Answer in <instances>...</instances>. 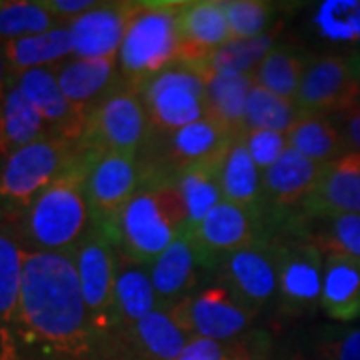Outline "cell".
I'll return each instance as SVG.
<instances>
[{
	"mask_svg": "<svg viewBox=\"0 0 360 360\" xmlns=\"http://www.w3.org/2000/svg\"><path fill=\"white\" fill-rule=\"evenodd\" d=\"M321 309L333 321H359L360 260L342 255H324Z\"/></svg>",
	"mask_w": 360,
	"mask_h": 360,
	"instance_id": "25",
	"label": "cell"
},
{
	"mask_svg": "<svg viewBox=\"0 0 360 360\" xmlns=\"http://www.w3.org/2000/svg\"><path fill=\"white\" fill-rule=\"evenodd\" d=\"M150 127L165 134L206 116V86L188 65H174L139 86Z\"/></svg>",
	"mask_w": 360,
	"mask_h": 360,
	"instance_id": "7",
	"label": "cell"
},
{
	"mask_svg": "<svg viewBox=\"0 0 360 360\" xmlns=\"http://www.w3.org/2000/svg\"><path fill=\"white\" fill-rule=\"evenodd\" d=\"M359 20H360V2H359ZM359 42H360V40H359Z\"/></svg>",
	"mask_w": 360,
	"mask_h": 360,
	"instance_id": "48",
	"label": "cell"
},
{
	"mask_svg": "<svg viewBox=\"0 0 360 360\" xmlns=\"http://www.w3.org/2000/svg\"><path fill=\"white\" fill-rule=\"evenodd\" d=\"M11 78L13 77H8V65H6V58H4V51L0 46V96L4 94V90L8 89Z\"/></svg>",
	"mask_w": 360,
	"mask_h": 360,
	"instance_id": "46",
	"label": "cell"
},
{
	"mask_svg": "<svg viewBox=\"0 0 360 360\" xmlns=\"http://www.w3.org/2000/svg\"><path fill=\"white\" fill-rule=\"evenodd\" d=\"M205 264L193 238L184 232L162 255L148 262L160 307H172L194 292L198 283V266Z\"/></svg>",
	"mask_w": 360,
	"mask_h": 360,
	"instance_id": "20",
	"label": "cell"
},
{
	"mask_svg": "<svg viewBox=\"0 0 360 360\" xmlns=\"http://www.w3.org/2000/svg\"><path fill=\"white\" fill-rule=\"evenodd\" d=\"M240 141L245 142L248 155L252 156L255 165L262 172L272 167L288 148L286 134L272 132V130H245L240 134Z\"/></svg>",
	"mask_w": 360,
	"mask_h": 360,
	"instance_id": "40",
	"label": "cell"
},
{
	"mask_svg": "<svg viewBox=\"0 0 360 360\" xmlns=\"http://www.w3.org/2000/svg\"><path fill=\"white\" fill-rule=\"evenodd\" d=\"M146 180L139 155L94 153L86 176L92 224L110 231L112 222Z\"/></svg>",
	"mask_w": 360,
	"mask_h": 360,
	"instance_id": "13",
	"label": "cell"
},
{
	"mask_svg": "<svg viewBox=\"0 0 360 360\" xmlns=\"http://www.w3.org/2000/svg\"><path fill=\"white\" fill-rule=\"evenodd\" d=\"M324 347L335 360H360V328L342 333L335 342H326Z\"/></svg>",
	"mask_w": 360,
	"mask_h": 360,
	"instance_id": "44",
	"label": "cell"
},
{
	"mask_svg": "<svg viewBox=\"0 0 360 360\" xmlns=\"http://www.w3.org/2000/svg\"><path fill=\"white\" fill-rule=\"evenodd\" d=\"M54 72L66 101L84 118L122 82L118 58H70L54 66Z\"/></svg>",
	"mask_w": 360,
	"mask_h": 360,
	"instance_id": "19",
	"label": "cell"
},
{
	"mask_svg": "<svg viewBox=\"0 0 360 360\" xmlns=\"http://www.w3.org/2000/svg\"><path fill=\"white\" fill-rule=\"evenodd\" d=\"M2 51L8 70L16 77L34 68H51L72 56V39L68 26L60 25L42 34L2 42Z\"/></svg>",
	"mask_w": 360,
	"mask_h": 360,
	"instance_id": "29",
	"label": "cell"
},
{
	"mask_svg": "<svg viewBox=\"0 0 360 360\" xmlns=\"http://www.w3.org/2000/svg\"><path fill=\"white\" fill-rule=\"evenodd\" d=\"M307 115L295 101H286L266 89L255 86L246 103V130H272L288 134V130Z\"/></svg>",
	"mask_w": 360,
	"mask_h": 360,
	"instance_id": "34",
	"label": "cell"
},
{
	"mask_svg": "<svg viewBox=\"0 0 360 360\" xmlns=\"http://www.w3.org/2000/svg\"><path fill=\"white\" fill-rule=\"evenodd\" d=\"M186 231L188 217L174 174L170 179L156 174L144 180L108 232L124 257L148 264Z\"/></svg>",
	"mask_w": 360,
	"mask_h": 360,
	"instance_id": "2",
	"label": "cell"
},
{
	"mask_svg": "<svg viewBox=\"0 0 360 360\" xmlns=\"http://www.w3.org/2000/svg\"><path fill=\"white\" fill-rule=\"evenodd\" d=\"M360 0H324L312 16V25L322 39L330 42H359Z\"/></svg>",
	"mask_w": 360,
	"mask_h": 360,
	"instance_id": "38",
	"label": "cell"
},
{
	"mask_svg": "<svg viewBox=\"0 0 360 360\" xmlns=\"http://www.w3.org/2000/svg\"><path fill=\"white\" fill-rule=\"evenodd\" d=\"M46 134H52L49 124L11 78L0 96V156L6 158Z\"/></svg>",
	"mask_w": 360,
	"mask_h": 360,
	"instance_id": "27",
	"label": "cell"
},
{
	"mask_svg": "<svg viewBox=\"0 0 360 360\" xmlns=\"http://www.w3.org/2000/svg\"><path fill=\"white\" fill-rule=\"evenodd\" d=\"M276 34L278 30H269L255 39L231 40L212 52L205 63L188 66L200 75H252L276 46Z\"/></svg>",
	"mask_w": 360,
	"mask_h": 360,
	"instance_id": "31",
	"label": "cell"
},
{
	"mask_svg": "<svg viewBox=\"0 0 360 360\" xmlns=\"http://www.w3.org/2000/svg\"><path fill=\"white\" fill-rule=\"evenodd\" d=\"M262 214L222 200L186 234L193 238L205 264H219L220 258L264 238Z\"/></svg>",
	"mask_w": 360,
	"mask_h": 360,
	"instance_id": "14",
	"label": "cell"
},
{
	"mask_svg": "<svg viewBox=\"0 0 360 360\" xmlns=\"http://www.w3.org/2000/svg\"><path fill=\"white\" fill-rule=\"evenodd\" d=\"M63 22L42 4L32 0H13L0 4V40L26 39L49 32Z\"/></svg>",
	"mask_w": 360,
	"mask_h": 360,
	"instance_id": "36",
	"label": "cell"
},
{
	"mask_svg": "<svg viewBox=\"0 0 360 360\" xmlns=\"http://www.w3.org/2000/svg\"><path fill=\"white\" fill-rule=\"evenodd\" d=\"M150 120L139 90L129 84L116 86L86 116L82 148L92 153L139 155L148 136Z\"/></svg>",
	"mask_w": 360,
	"mask_h": 360,
	"instance_id": "6",
	"label": "cell"
},
{
	"mask_svg": "<svg viewBox=\"0 0 360 360\" xmlns=\"http://www.w3.org/2000/svg\"><path fill=\"white\" fill-rule=\"evenodd\" d=\"M82 155V144L58 134H46L6 156L0 167V202L13 208H28Z\"/></svg>",
	"mask_w": 360,
	"mask_h": 360,
	"instance_id": "5",
	"label": "cell"
},
{
	"mask_svg": "<svg viewBox=\"0 0 360 360\" xmlns=\"http://www.w3.org/2000/svg\"><path fill=\"white\" fill-rule=\"evenodd\" d=\"M316 222L307 231V238L324 255H342L360 260V214H336L310 219Z\"/></svg>",
	"mask_w": 360,
	"mask_h": 360,
	"instance_id": "37",
	"label": "cell"
},
{
	"mask_svg": "<svg viewBox=\"0 0 360 360\" xmlns=\"http://www.w3.org/2000/svg\"><path fill=\"white\" fill-rule=\"evenodd\" d=\"M82 296L96 335L115 330L116 258L112 234L92 224L72 250Z\"/></svg>",
	"mask_w": 360,
	"mask_h": 360,
	"instance_id": "8",
	"label": "cell"
},
{
	"mask_svg": "<svg viewBox=\"0 0 360 360\" xmlns=\"http://www.w3.org/2000/svg\"><path fill=\"white\" fill-rule=\"evenodd\" d=\"M167 136V162L174 168V172L193 165L219 160L232 139H236L208 116Z\"/></svg>",
	"mask_w": 360,
	"mask_h": 360,
	"instance_id": "24",
	"label": "cell"
},
{
	"mask_svg": "<svg viewBox=\"0 0 360 360\" xmlns=\"http://www.w3.org/2000/svg\"><path fill=\"white\" fill-rule=\"evenodd\" d=\"M13 80L14 84L22 90L28 103L39 110L44 122L49 124V129L52 130V134H58L68 141L82 144L86 118L78 115L72 108V104L66 101L65 92L60 89L56 72H54V66L28 70V72L13 77Z\"/></svg>",
	"mask_w": 360,
	"mask_h": 360,
	"instance_id": "17",
	"label": "cell"
},
{
	"mask_svg": "<svg viewBox=\"0 0 360 360\" xmlns=\"http://www.w3.org/2000/svg\"><path fill=\"white\" fill-rule=\"evenodd\" d=\"M122 335L144 360H176L191 340L165 307L124 328Z\"/></svg>",
	"mask_w": 360,
	"mask_h": 360,
	"instance_id": "28",
	"label": "cell"
},
{
	"mask_svg": "<svg viewBox=\"0 0 360 360\" xmlns=\"http://www.w3.org/2000/svg\"><path fill=\"white\" fill-rule=\"evenodd\" d=\"M160 309L148 264L118 250L115 278V330H124Z\"/></svg>",
	"mask_w": 360,
	"mask_h": 360,
	"instance_id": "21",
	"label": "cell"
},
{
	"mask_svg": "<svg viewBox=\"0 0 360 360\" xmlns=\"http://www.w3.org/2000/svg\"><path fill=\"white\" fill-rule=\"evenodd\" d=\"M139 4L103 2L68 22L75 58H118L130 16Z\"/></svg>",
	"mask_w": 360,
	"mask_h": 360,
	"instance_id": "15",
	"label": "cell"
},
{
	"mask_svg": "<svg viewBox=\"0 0 360 360\" xmlns=\"http://www.w3.org/2000/svg\"><path fill=\"white\" fill-rule=\"evenodd\" d=\"M295 360H307V359H300V356H298V359H295ZM312 360H335V359H333V354L326 350V347L322 345V348L319 350V354H316V356H314Z\"/></svg>",
	"mask_w": 360,
	"mask_h": 360,
	"instance_id": "47",
	"label": "cell"
},
{
	"mask_svg": "<svg viewBox=\"0 0 360 360\" xmlns=\"http://www.w3.org/2000/svg\"><path fill=\"white\" fill-rule=\"evenodd\" d=\"M26 252L16 236L0 231V322L16 321Z\"/></svg>",
	"mask_w": 360,
	"mask_h": 360,
	"instance_id": "35",
	"label": "cell"
},
{
	"mask_svg": "<svg viewBox=\"0 0 360 360\" xmlns=\"http://www.w3.org/2000/svg\"><path fill=\"white\" fill-rule=\"evenodd\" d=\"M360 101V58L324 54L310 58L296 104L310 115H342Z\"/></svg>",
	"mask_w": 360,
	"mask_h": 360,
	"instance_id": "10",
	"label": "cell"
},
{
	"mask_svg": "<svg viewBox=\"0 0 360 360\" xmlns=\"http://www.w3.org/2000/svg\"><path fill=\"white\" fill-rule=\"evenodd\" d=\"M234 342H219L212 338L193 336L176 360H232Z\"/></svg>",
	"mask_w": 360,
	"mask_h": 360,
	"instance_id": "41",
	"label": "cell"
},
{
	"mask_svg": "<svg viewBox=\"0 0 360 360\" xmlns=\"http://www.w3.org/2000/svg\"><path fill=\"white\" fill-rule=\"evenodd\" d=\"M92 150H84L63 176L30 202L25 214V238L39 252H70L92 226L86 176Z\"/></svg>",
	"mask_w": 360,
	"mask_h": 360,
	"instance_id": "3",
	"label": "cell"
},
{
	"mask_svg": "<svg viewBox=\"0 0 360 360\" xmlns=\"http://www.w3.org/2000/svg\"><path fill=\"white\" fill-rule=\"evenodd\" d=\"M340 116H342V136L347 141L350 153L360 155V104Z\"/></svg>",
	"mask_w": 360,
	"mask_h": 360,
	"instance_id": "45",
	"label": "cell"
},
{
	"mask_svg": "<svg viewBox=\"0 0 360 360\" xmlns=\"http://www.w3.org/2000/svg\"><path fill=\"white\" fill-rule=\"evenodd\" d=\"M168 312L191 338L202 336L219 342H231L246 333L255 319L234 300L224 284L206 286L193 292L168 307Z\"/></svg>",
	"mask_w": 360,
	"mask_h": 360,
	"instance_id": "12",
	"label": "cell"
},
{
	"mask_svg": "<svg viewBox=\"0 0 360 360\" xmlns=\"http://www.w3.org/2000/svg\"><path fill=\"white\" fill-rule=\"evenodd\" d=\"M219 160L193 165L174 172V182L188 217V231L205 219L214 206H219L224 200L220 191L219 168H217Z\"/></svg>",
	"mask_w": 360,
	"mask_h": 360,
	"instance_id": "32",
	"label": "cell"
},
{
	"mask_svg": "<svg viewBox=\"0 0 360 360\" xmlns=\"http://www.w3.org/2000/svg\"><path fill=\"white\" fill-rule=\"evenodd\" d=\"M220 278L234 300L257 316L278 295L276 240L266 236L219 260Z\"/></svg>",
	"mask_w": 360,
	"mask_h": 360,
	"instance_id": "11",
	"label": "cell"
},
{
	"mask_svg": "<svg viewBox=\"0 0 360 360\" xmlns=\"http://www.w3.org/2000/svg\"><path fill=\"white\" fill-rule=\"evenodd\" d=\"M0 4H2V2H0Z\"/></svg>",
	"mask_w": 360,
	"mask_h": 360,
	"instance_id": "49",
	"label": "cell"
},
{
	"mask_svg": "<svg viewBox=\"0 0 360 360\" xmlns=\"http://www.w3.org/2000/svg\"><path fill=\"white\" fill-rule=\"evenodd\" d=\"M309 63L310 58L304 52H300L290 44H278L266 54V58L258 65L252 77L258 86L266 89L281 98L296 103V94Z\"/></svg>",
	"mask_w": 360,
	"mask_h": 360,
	"instance_id": "33",
	"label": "cell"
},
{
	"mask_svg": "<svg viewBox=\"0 0 360 360\" xmlns=\"http://www.w3.org/2000/svg\"><path fill=\"white\" fill-rule=\"evenodd\" d=\"M179 28L182 49L180 63L198 65L226 42H231V26L222 2H182L179 11Z\"/></svg>",
	"mask_w": 360,
	"mask_h": 360,
	"instance_id": "18",
	"label": "cell"
},
{
	"mask_svg": "<svg viewBox=\"0 0 360 360\" xmlns=\"http://www.w3.org/2000/svg\"><path fill=\"white\" fill-rule=\"evenodd\" d=\"M307 219L360 214V155L347 153L324 165L309 198L302 202Z\"/></svg>",
	"mask_w": 360,
	"mask_h": 360,
	"instance_id": "16",
	"label": "cell"
},
{
	"mask_svg": "<svg viewBox=\"0 0 360 360\" xmlns=\"http://www.w3.org/2000/svg\"><path fill=\"white\" fill-rule=\"evenodd\" d=\"M200 75V72H198ZM206 86V116L231 136L246 130V103L255 86L252 75H200Z\"/></svg>",
	"mask_w": 360,
	"mask_h": 360,
	"instance_id": "26",
	"label": "cell"
},
{
	"mask_svg": "<svg viewBox=\"0 0 360 360\" xmlns=\"http://www.w3.org/2000/svg\"><path fill=\"white\" fill-rule=\"evenodd\" d=\"M219 182L222 198L255 214L264 212L262 170L255 165L240 136L232 139L219 160Z\"/></svg>",
	"mask_w": 360,
	"mask_h": 360,
	"instance_id": "22",
	"label": "cell"
},
{
	"mask_svg": "<svg viewBox=\"0 0 360 360\" xmlns=\"http://www.w3.org/2000/svg\"><path fill=\"white\" fill-rule=\"evenodd\" d=\"M232 40H246L269 32L272 4L262 0H229L222 2Z\"/></svg>",
	"mask_w": 360,
	"mask_h": 360,
	"instance_id": "39",
	"label": "cell"
},
{
	"mask_svg": "<svg viewBox=\"0 0 360 360\" xmlns=\"http://www.w3.org/2000/svg\"><path fill=\"white\" fill-rule=\"evenodd\" d=\"M321 165L307 156L286 148L284 155L262 172V191L266 205L274 208H290L309 198L321 176Z\"/></svg>",
	"mask_w": 360,
	"mask_h": 360,
	"instance_id": "23",
	"label": "cell"
},
{
	"mask_svg": "<svg viewBox=\"0 0 360 360\" xmlns=\"http://www.w3.org/2000/svg\"><path fill=\"white\" fill-rule=\"evenodd\" d=\"M270 338L264 333H255L243 340H234L232 360H269Z\"/></svg>",
	"mask_w": 360,
	"mask_h": 360,
	"instance_id": "42",
	"label": "cell"
},
{
	"mask_svg": "<svg viewBox=\"0 0 360 360\" xmlns=\"http://www.w3.org/2000/svg\"><path fill=\"white\" fill-rule=\"evenodd\" d=\"M42 4L51 11L63 25H68L84 13L101 6L103 2L98 0H42Z\"/></svg>",
	"mask_w": 360,
	"mask_h": 360,
	"instance_id": "43",
	"label": "cell"
},
{
	"mask_svg": "<svg viewBox=\"0 0 360 360\" xmlns=\"http://www.w3.org/2000/svg\"><path fill=\"white\" fill-rule=\"evenodd\" d=\"M180 4L141 2L136 6L118 52V70L124 84L139 89L148 78L180 63Z\"/></svg>",
	"mask_w": 360,
	"mask_h": 360,
	"instance_id": "4",
	"label": "cell"
},
{
	"mask_svg": "<svg viewBox=\"0 0 360 360\" xmlns=\"http://www.w3.org/2000/svg\"><path fill=\"white\" fill-rule=\"evenodd\" d=\"M288 148H292L316 165H328L350 153L342 130L324 115H307L286 134Z\"/></svg>",
	"mask_w": 360,
	"mask_h": 360,
	"instance_id": "30",
	"label": "cell"
},
{
	"mask_svg": "<svg viewBox=\"0 0 360 360\" xmlns=\"http://www.w3.org/2000/svg\"><path fill=\"white\" fill-rule=\"evenodd\" d=\"M16 324L28 340L63 356H84L96 338L72 252L28 250Z\"/></svg>",
	"mask_w": 360,
	"mask_h": 360,
	"instance_id": "1",
	"label": "cell"
},
{
	"mask_svg": "<svg viewBox=\"0 0 360 360\" xmlns=\"http://www.w3.org/2000/svg\"><path fill=\"white\" fill-rule=\"evenodd\" d=\"M278 304L290 319L310 316L321 307L324 252L309 238L276 240Z\"/></svg>",
	"mask_w": 360,
	"mask_h": 360,
	"instance_id": "9",
	"label": "cell"
}]
</instances>
